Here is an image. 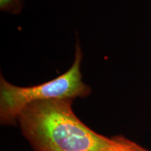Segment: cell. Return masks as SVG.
<instances>
[{
  "label": "cell",
  "instance_id": "7a4b0ae2",
  "mask_svg": "<svg viewBox=\"0 0 151 151\" xmlns=\"http://www.w3.org/2000/svg\"><path fill=\"white\" fill-rule=\"evenodd\" d=\"M83 52L78 40L76 44L74 60L67 71L51 81L37 86L20 87L0 77V124L17 126L22 111L30 103L52 99L85 98L92 89L83 81L81 65Z\"/></svg>",
  "mask_w": 151,
  "mask_h": 151
},
{
  "label": "cell",
  "instance_id": "277c9868",
  "mask_svg": "<svg viewBox=\"0 0 151 151\" xmlns=\"http://www.w3.org/2000/svg\"><path fill=\"white\" fill-rule=\"evenodd\" d=\"M103 151H150L148 149L145 148L144 147L141 146V145L138 144L134 141L128 139L127 142L122 146L115 148L111 150H106Z\"/></svg>",
  "mask_w": 151,
  "mask_h": 151
},
{
  "label": "cell",
  "instance_id": "6da1fadb",
  "mask_svg": "<svg viewBox=\"0 0 151 151\" xmlns=\"http://www.w3.org/2000/svg\"><path fill=\"white\" fill-rule=\"evenodd\" d=\"M73 100L36 101L22 111L18 124L34 151H103L127 142L123 136L106 137L85 124L73 112Z\"/></svg>",
  "mask_w": 151,
  "mask_h": 151
},
{
  "label": "cell",
  "instance_id": "3957f363",
  "mask_svg": "<svg viewBox=\"0 0 151 151\" xmlns=\"http://www.w3.org/2000/svg\"><path fill=\"white\" fill-rule=\"evenodd\" d=\"M24 0H0V9L11 14H19L23 7Z\"/></svg>",
  "mask_w": 151,
  "mask_h": 151
}]
</instances>
